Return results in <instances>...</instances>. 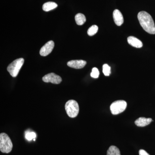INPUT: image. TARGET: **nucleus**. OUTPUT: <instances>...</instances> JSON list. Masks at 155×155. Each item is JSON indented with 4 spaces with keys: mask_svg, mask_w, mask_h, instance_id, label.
<instances>
[{
    "mask_svg": "<svg viewBox=\"0 0 155 155\" xmlns=\"http://www.w3.org/2000/svg\"><path fill=\"white\" fill-rule=\"evenodd\" d=\"M139 155H150L145 150H140L139 151Z\"/></svg>",
    "mask_w": 155,
    "mask_h": 155,
    "instance_id": "19",
    "label": "nucleus"
},
{
    "mask_svg": "<svg viewBox=\"0 0 155 155\" xmlns=\"http://www.w3.org/2000/svg\"><path fill=\"white\" fill-rule=\"evenodd\" d=\"M98 27L96 25H93L90 27L87 30V34L89 36H92L94 35L97 32Z\"/></svg>",
    "mask_w": 155,
    "mask_h": 155,
    "instance_id": "15",
    "label": "nucleus"
},
{
    "mask_svg": "<svg viewBox=\"0 0 155 155\" xmlns=\"http://www.w3.org/2000/svg\"><path fill=\"white\" fill-rule=\"evenodd\" d=\"M113 17L115 23L118 26L122 25L124 22L123 15L121 12L117 9L114 10L113 13Z\"/></svg>",
    "mask_w": 155,
    "mask_h": 155,
    "instance_id": "9",
    "label": "nucleus"
},
{
    "mask_svg": "<svg viewBox=\"0 0 155 155\" xmlns=\"http://www.w3.org/2000/svg\"><path fill=\"white\" fill-rule=\"evenodd\" d=\"M152 121H153V120L151 118L140 117L139 118L136 120L134 123L137 126H138V127H143L149 125Z\"/></svg>",
    "mask_w": 155,
    "mask_h": 155,
    "instance_id": "10",
    "label": "nucleus"
},
{
    "mask_svg": "<svg viewBox=\"0 0 155 155\" xmlns=\"http://www.w3.org/2000/svg\"><path fill=\"white\" fill-rule=\"evenodd\" d=\"M36 137V134L34 133V132H28L26 133L25 134V138L28 140V141H30V140H32L34 139H35Z\"/></svg>",
    "mask_w": 155,
    "mask_h": 155,
    "instance_id": "18",
    "label": "nucleus"
},
{
    "mask_svg": "<svg viewBox=\"0 0 155 155\" xmlns=\"http://www.w3.org/2000/svg\"><path fill=\"white\" fill-rule=\"evenodd\" d=\"M140 25L146 31L150 34H155V25L152 17L145 11H140L137 15Z\"/></svg>",
    "mask_w": 155,
    "mask_h": 155,
    "instance_id": "1",
    "label": "nucleus"
},
{
    "mask_svg": "<svg viewBox=\"0 0 155 155\" xmlns=\"http://www.w3.org/2000/svg\"><path fill=\"white\" fill-rule=\"evenodd\" d=\"M103 72L105 76H109L111 74V67L108 64H104L103 66Z\"/></svg>",
    "mask_w": 155,
    "mask_h": 155,
    "instance_id": "16",
    "label": "nucleus"
},
{
    "mask_svg": "<svg viewBox=\"0 0 155 155\" xmlns=\"http://www.w3.org/2000/svg\"><path fill=\"white\" fill-rule=\"evenodd\" d=\"M13 148V143L10 137L5 133L0 134V150L2 153H8Z\"/></svg>",
    "mask_w": 155,
    "mask_h": 155,
    "instance_id": "2",
    "label": "nucleus"
},
{
    "mask_svg": "<svg viewBox=\"0 0 155 155\" xmlns=\"http://www.w3.org/2000/svg\"><path fill=\"white\" fill-rule=\"evenodd\" d=\"M42 80L45 82H51L54 84H59L62 81V78L58 75L54 73H50L45 75L42 78Z\"/></svg>",
    "mask_w": 155,
    "mask_h": 155,
    "instance_id": "6",
    "label": "nucleus"
},
{
    "mask_svg": "<svg viewBox=\"0 0 155 155\" xmlns=\"http://www.w3.org/2000/svg\"><path fill=\"white\" fill-rule=\"evenodd\" d=\"M107 155H121V153L117 147L115 146H111L107 151Z\"/></svg>",
    "mask_w": 155,
    "mask_h": 155,
    "instance_id": "14",
    "label": "nucleus"
},
{
    "mask_svg": "<svg viewBox=\"0 0 155 155\" xmlns=\"http://www.w3.org/2000/svg\"><path fill=\"white\" fill-rule=\"evenodd\" d=\"M127 42L130 45L136 48H141L143 46V43L141 41L133 36L127 38Z\"/></svg>",
    "mask_w": 155,
    "mask_h": 155,
    "instance_id": "11",
    "label": "nucleus"
},
{
    "mask_svg": "<svg viewBox=\"0 0 155 155\" xmlns=\"http://www.w3.org/2000/svg\"><path fill=\"white\" fill-rule=\"evenodd\" d=\"M24 62L23 58H19L13 61L8 66L7 70L12 77H17Z\"/></svg>",
    "mask_w": 155,
    "mask_h": 155,
    "instance_id": "4",
    "label": "nucleus"
},
{
    "mask_svg": "<svg viewBox=\"0 0 155 155\" xmlns=\"http://www.w3.org/2000/svg\"><path fill=\"white\" fill-rule=\"evenodd\" d=\"M33 140H34V141H35V139H33Z\"/></svg>",
    "mask_w": 155,
    "mask_h": 155,
    "instance_id": "20",
    "label": "nucleus"
},
{
    "mask_svg": "<svg viewBox=\"0 0 155 155\" xmlns=\"http://www.w3.org/2000/svg\"><path fill=\"white\" fill-rule=\"evenodd\" d=\"M75 20L77 25H83L86 22V17L84 14L79 13L75 15Z\"/></svg>",
    "mask_w": 155,
    "mask_h": 155,
    "instance_id": "13",
    "label": "nucleus"
},
{
    "mask_svg": "<svg viewBox=\"0 0 155 155\" xmlns=\"http://www.w3.org/2000/svg\"><path fill=\"white\" fill-rule=\"evenodd\" d=\"M58 5L54 2H48L45 3L43 5L42 9L44 11L48 12L55 9L58 7Z\"/></svg>",
    "mask_w": 155,
    "mask_h": 155,
    "instance_id": "12",
    "label": "nucleus"
},
{
    "mask_svg": "<svg viewBox=\"0 0 155 155\" xmlns=\"http://www.w3.org/2000/svg\"><path fill=\"white\" fill-rule=\"evenodd\" d=\"M67 115L71 118H75L79 113V106L77 101L73 100H69L65 106Z\"/></svg>",
    "mask_w": 155,
    "mask_h": 155,
    "instance_id": "3",
    "label": "nucleus"
},
{
    "mask_svg": "<svg viewBox=\"0 0 155 155\" xmlns=\"http://www.w3.org/2000/svg\"><path fill=\"white\" fill-rule=\"evenodd\" d=\"M100 72L98 69L97 68H93L92 70V72L91 73V77L94 78H97L99 76Z\"/></svg>",
    "mask_w": 155,
    "mask_h": 155,
    "instance_id": "17",
    "label": "nucleus"
},
{
    "mask_svg": "<svg viewBox=\"0 0 155 155\" xmlns=\"http://www.w3.org/2000/svg\"><path fill=\"white\" fill-rule=\"evenodd\" d=\"M87 64L86 61L83 60H73L67 63L69 67L76 69H80L85 67Z\"/></svg>",
    "mask_w": 155,
    "mask_h": 155,
    "instance_id": "8",
    "label": "nucleus"
},
{
    "mask_svg": "<svg viewBox=\"0 0 155 155\" xmlns=\"http://www.w3.org/2000/svg\"><path fill=\"white\" fill-rule=\"evenodd\" d=\"M126 101L123 100L116 101L111 104L110 109L113 115H118L124 112L127 107Z\"/></svg>",
    "mask_w": 155,
    "mask_h": 155,
    "instance_id": "5",
    "label": "nucleus"
},
{
    "mask_svg": "<svg viewBox=\"0 0 155 155\" xmlns=\"http://www.w3.org/2000/svg\"><path fill=\"white\" fill-rule=\"evenodd\" d=\"M54 46V43L53 41H50L46 43L41 49L40 54L41 55L45 57L51 52Z\"/></svg>",
    "mask_w": 155,
    "mask_h": 155,
    "instance_id": "7",
    "label": "nucleus"
}]
</instances>
